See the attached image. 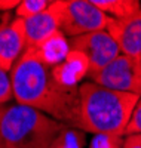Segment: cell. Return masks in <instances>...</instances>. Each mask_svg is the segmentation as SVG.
Wrapping results in <instances>:
<instances>
[{
  "mask_svg": "<svg viewBox=\"0 0 141 148\" xmlns=\"http://www.w3.org/2000/svg\"><path fill=\"white\" fill-rule=\"evenodd\" d=\"M14 99L70 127H77L79 88L67 89L52 76V67L25 51L10 71Z\"/></svg>",
  "mask_w": 141,
  "mask_h": 148,
  "instance_id": "1",
  "label": "cell"
},
{
  "mask_svg": "<svg viewBox=\"0 0 141 148\" xmlns=\"http://www.w3.org/2000/svg\"><path fill=\"white\" fill-rule=\"evenodd\" d=\"M140 96L83 82L79 86L77 127L92 135L125 136Z\"/></svg>",
  "mask_w": 141,
  "mask_h": 148,
  "instance_id": "2",
  "label": "cell"
},
{
  "mask_svg": "<svg viewBox=\"0 0 141 148\" xmlns=\"http://www.w3.org/2000/svg\"><path fill=\"white\" fill-rule=\"evenodd\" d=\"M66 125L21 104L0 105V148H52Z\"/></svg>",
  "mask_w": 141,
  "mask_h": 148,
  "instance_id": "3",
  "label": "cell"
},
{
  "mask_svg": "<svg viewBox=\"0 0 141 148\" xmlns=\"http://www.w3.org/2000/svg\"><path fill=\"white\" fill-rule=\"evenodd\" d=\"M59 30L68 39L107 30L111 18L91 0H58Z\"/></svg>",
  "mask_w": 141,
  "mask_h": 148,
  "instance_id": "4",
  "label": "cell"
},
{
  "mask_svg": "<svg viewBox=\"0 0 141 148\" xmlns=\"http://www.w3.org/2000/svg\"><path fill=\"white\" fill-rule=\"evenodd\" d=\"M86 79L102 88L132 93L141 98V58L120 53L104 68L88 74Z\"/></svg>",
  "mask_w": 141,
  "mask_h": 148,
  "instance_id": "5",
  "label": "cell"
},
{
  "mask_svg": "<svg viewBox=\"0 0 141 148\" xmlns=\"http://www.w3.org/2000/svg\"><path fill=\"white\" fill-rule=\"evenodd\" d=\"M70 47L82 52L89 61V73L92 74L104 68L120 55V49L107 30L83 34L70 39Z\"/></svg>",
  "mask_w": 141,
  "mask_h": 148,
  "instance_id": "6",
  "label": "cell"
},
{
  "mask_svg": "<svg viewBox=\"0 0 141 148\" xmlns=\"http://www.w3.org/2000/svg\"><path fill=\"white\" fill-rule=\"evenodd\" d=\"M27 49L24 19L10 18L6 15L3 25L0 27V70L10 73L18 59Z\"/></svg>",
  "mask_w": 141,
  "mask_h": 148,
  "instance_id": "7",
  "label": "cell"
},
{
  "mask_svg": "<svg viewBox=\"0 0 141 148\" xmlns=\"http://www.w3.org/2000/svg\"><path fill=\"white\" fill-rule=\"evenodd\" d=\"M107 31L122 55L141 58V10L123 19H111Z\"/></svg>",
  "mask_w": 141,
  "mask_h": 148,
  "instance_id": "8",
  "label": "cell"
},
{
  "mask_svg": "<svg viewBox=\"0 0 141 148\" xmlns=\"http://www.w3.org/2000/svg\"><path fill=\"white\" fill-rule=\"evenodd\" d=\"M24 27H25V39H27V49L39 46L54 33L61 31L58 0H54L50 6L42 14L28 19H24Z\"/></svg>",
  "mask_w": 141,
  "mask_h": 148,
  "instance_id": "9",
  "label": "cell"
},
{
  "mask_svg": "<svg viewBox=\"0 0 141 148\" xmlns=\"http://www.w3.org/2000/svg\"><path fill=\"white\" fill-rule=\"evenodd\" d=\"M89 61L82 53L71 49L62 62L52 67L54 79L67 89H77L82 84V80L88 77Z\"/></svg>",
  "mask_w": 141,
  "mask_h": 148,
  "instance_id": "10",
  "label": "cell"
},
{
  "mask_svg": "<svg viewBox=\"0 0 141 148\" xmlns=\"http://www.w3.org/2000/svg\"><path fill=\"white\" fill-rule=\"evenodd\" d=\"M25 51H30L36 58H39L42 62L48 64L49 67H55L62 62L64 58L71 51L70 39L62 31H57L45 42H42L36 47H28Z\"/></svg>",
  "mask_w": 141,
  "mask_h": 148,
  "instance_id": "11",
  "label": "cell"
},
{
  "mask_svg": "<svg viewBox=\"0 0 141 148\" xmlns=\"http://www.w3.org/2000/svg\"><path fill=\"white\" fill-rule=\"evenodd\" d=\"M91 2L111 19H123L141 10V2L138 0H91Z\"/></svg>",
  "mask_w": 141,
  "mask_h": 148,
  "instance_id": "12",
  "label": "cell"
},
{
  "mask_svg": "<svg viewBox=\"0 0 141 148\" xmlns=\"http://www.w3.org/2000/svg\"><path fill=\"white\" fill-rule=\"evenodd\" d=\"M83 133L85 132L76 129V127L66 126V129L57 138L52 148H83V144H85Z\"/></svg>",
  "mask_w": 141,
  "mask_h": 148,
  "instance_id": "13",
  "label": "cell"
},
{
  "mask_svg": "<svg viewBox=\"0 0 141 148\" xmlns=\"http://www.w3.org/2000/svg\"><path fill=\"white\" fill-rule=\"evenodd\" d=\"M50 3H52V0H22L19 6L15 9V15L21 19L33 18L45 12L50 6Z\"/></svg>",
  "mask_w": 141,
  "mask_h": 148,
  "instance_id": "14",
  "label": "cell"
},
{
  "mask_svg": "<svg viewBox=\"0 0 141 148\" xmlns=\"http://www.w3.org/2000/svg\"><path fill=\"white\" fill-rule=\"evenodd\" d=\"M125 136L118 135H94L89 148H122Z\"/></svg>",
  "mask_w": 141,
  "mask_h": 148,
  "instance_id": "15",
  "label": "cell"
},
{
  "mask_svg": "<svg viewBox=\"0 0 141 148\" xmlns=\"http://www.w3.org/2000/svg\"><path fill=\"white\" fill-rule=\"evenodd\" d=\"M14 99V89H12L10 74L0 70V105L9 104Z\"/></svg>",
  "mask_w": 141,
  "mask_h": 148,
  "instance_id": "16",
  "label": "cell"
},
{
  "mask_svg": "<svg viewBox=\"0 0 141 148\" xmlns=\"http://www.w3.org/2000/svg\"><path fill=\"white\" fill-rule=\"evenodd\" d=\"M141 133V98L138 99L137 105H135V110L132 113V117L129 120V125L126 127V135H138Z\"/></svg>",
  "mask_w": 141,
  "mask_h": 148,
  "instance_id": "17",
  "label": "cell"
},
{
  "mask_svg": "<svg viewBox=\"0 0 141 148\" xmlns=\"http://www.w3.org/2000/svg\"><path fill=\"white\" fill-rule=\"evenodd\" d=\"M122 148H141V133L138 135H126L123 139Z\"/></svg>",
  "mask_w": 141,
  "mask_h": 148,
  "instance_id": "18",
  "label": "cell"
},
{
  "mask_svg": "<svg viewBox=\"0 0 141 148\" xmlns=\"http://www.w3.org/2000/svg\"><path fill=\"white\" fill-rule=\"evenodd\" d=\"M19 0H0V12L2 14H9L10 10H14L19 6Z\"/></svg>",
  "mask_w": 141,
  "mask_h": 148,
  "instance_id": "19",
  "label": "cell"
},
{
  "mask_svg": "<svg viewBox=\"0 0 141 148\" xmlns=\"http://www.w3.org/2000/svg\"><path fill=\"white\" fill-rule=\"evenodd\" d=\"M6 15H8V14H2V12H0V27L3 25V22H5V19H6Z\"/></svg>",
  "mask_w": 141,
  "mask_h": 148,
  "instance_id": "20",
  "label": "cell"
}]
</instances>
